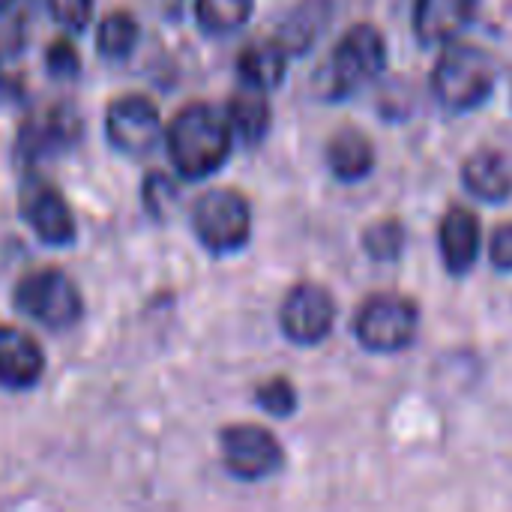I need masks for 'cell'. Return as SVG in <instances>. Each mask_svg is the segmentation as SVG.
I'll return each mask as SVG.
<instances>
[{
	"label": "cell",
	"instance_id": "10",
	"mask_svg": "<svg viewBox=\"0 0 512 512\" xmlns=\"http://www.w3.org/2000/svg\"><path fill=\"white\" fill-rule=\"evenodd\" d=\"M336 324V300L318 282L294 285L279 309V327L294 345H318Z\"/></svg>",
	"mask_w": 512,
	"mask_h": 512
},
{
	"label": "cell",
	"instance_id": "1",
	"mask_svg": "<svg viewBox=\"0 0 512 512\" xmlns=\"http://www.w3.org/2000/svg\"><path fill=\"white\" fill-rule=\"evenodd\" d=\"M234 129L225 111H216L207 102L183 105L165 123V150L174 171L183 180L213 177L231 156Z\"/></svg>",
	"mask_w": 512,
	"mask_h": 512
},
{
	"label": "cell",
	"instance_id": "22",
	"mask_svg": "<svg viewBox=\"0 0 512 512\" xmlns=\"http://www.w3.org/2000/svg\"><path fill=\"white\" fill-rule=\"evenodd\" d=\"M402 246H405V228H402V222H396V219L375 222V225H369L366 234H363V249H366V255H372L375 261H393V258H399Z\"/></svg>",
	"mask_w": 512,
	"mask_h": 512
},
{
	"label": "cell",
	"instance_id": "16",
	"mask_svg": "<svg viewBox=\"0 0 512 512\" xmlns=\"http://www.w3.org/2000/svg\"><path fill=\"white\" fill-rule=\"evenodd\" d=\"M327 168L333 171L336 180H345V183H357V180L369 177L372 168H375V144H372V138L363 135L360 129H354V126L339 129L327 141Z\"/></svg>",
	"mask_w": 512,
	"mask_h": 512
},
{
	"label": "cell",
	"instance_id": "20",
	"mask_svg": "<svg viewBox=\"0 0 512 512\" xmlns=\"http://www.w3.org/2000/svg\"><path fill=\"white\" fill-rule=\"evenodd\" d=\"M327 15H330L327 0H306V3H300V6L282 21L276 39H279L291 54H294V51H306V48L315 42V36L321 33Z\"/></svg>",
	"mask_w": 512,
	"mask_h": 512
},
{
	"label": "cell",
	"instance_id": "5",
	"mask_svg": "<svg viewBox=\"0 0 512 512\" xmlns=\"http://www.w3.org/2000/svg\"><path fill=\"white\" fill-rule=\"evenodd\" d=\"M387 66V42L375 24H354L333 48L327 66V93L348 96L375 81Z\"/></svg>",
	"mask_w": 512,
	"mask_h": 512
},
{
	"label": "cell",
	"instance_id": "3",
	"mask_svg": "<svg viewBox=\"0 0 512 512\" xmlns=\"http://www.w3.org/2000/svg\"><path fill=\"white\" fill-rule=\"evenodd\" d=\"M12 306L21 318L45 330H69L84 315V297L75 279L60 267H39L24 273L12 288Z\"/></svg>",
	"mask_w": 512,
	"mask_h": 512
},
{
	"label": "cell",
	"instance_id": "19",
	"mask_svg": "<svg viewBox=\"0 0 512 512\" xmlns=\"http://www.w3.org/2000/svg\"><path fill=\"white\" fill-rule=\"evenodd\" d=\"M141 39V24L132 12L114 9L96 24V51L105 60H126Z\"/></svg>",
	"mask_w": 512,
	"mask_h": 512
},
{
	"label": "cell",
	"instance_id": "13",
	"mask_svg": "<svg viewBox=\"0 0 512 512\" xmlns=\"http://www.w3.org/2000/svg\"><path fill=\"white\" fill-rule=\"evenodd\" d=\"M438 246H441L444 267L453 276H465L477 264L483 249V231L477 213L468 207H450L438 222Z\"/></svg>",
	"mask_w": 512,
	"mask_h": 512
},
{
	"label": "cell",
	"instance_id": "14",
	"mask_svg": "<svg viewBox=\"0 0 512 512\" xmlns=\"http://www.w3.org/2000/svg\"><path fill=\"white\" fill-rule=\"evenodd\" d=\"M477 0H414V33L426 45H450L471 27Z\"/></svg>",
	"mask_w": 512,
	"mask_h": 512
},
{
	"label": "cell",
	"instance_id": "28",
	"mask_svg": "<svg viewBox=\"0 0 512 512\" xmlns=\"http://www.w3.org/2000/svg\"><path fill=\"white\" fill-rule=\"evenodd\" d=\"M12 3H15V0H0V12H6V9H9Z\"/></svg>",
	"mask_w": 512,
	"mask_h": 512
},
{
	"label": "cell",
	"instance_id": "2",
	"mask_svg": "<svg viewBox=\"0 0 512 512\" xmlns=\"http://www.w3.org/2000/svg\"><path fill=\"white\" fill-rule=\"evenodd\" d=\"M498 81V69L489 51L471 42L444 45L435 69H432V93L450 111H474L480 108Z\"/></svg>",
	"mask_w": 512,
	"mask_h": 512
},
{
	"label": "cell",
	"instance_id": "27",
	"mask_svg": "<svg viewBox=\"0 0 512 512\" xmlns=\"http://www.w3.org/2000/svg\"><path fill=\"white\" fill-rule=\"evenodd\" d=\"M489 258L498 270H512V222H504L492 231Z\"/></svg>",
	"mask_w": 512,
	"mask_h": 512
},
{
	"label": "cell",
	"instance_id": "21",
	"mask_svg": "<svg viewBox=\"0 0 512 512\" xmlns=\"http://www.w3.org/2000/svg\"><path fill=\"white\" fill-rule=\"evenodd\" d=\"M255 12V0H195V21L204 33L225 36L246 27Z\"/></svg>",
	"mask_w": 512,
	"mask_h": 512
},
{
	"label": "cell",
	"instance_id": "24",
	"mask_svg": "<svg viewBox=\"0 0 512 512\" xmlns=\"http://www.w3.org/2000/svg\"><path fill=\"white\" fill-rule=\"evenodd\" d=\"M96 0H48V12L63 33H84L93 21Z\"/></svg>",
	"mask_w": 512,
	"mask_h": 512
},
{
	"label": "cell",
	"instance_id": "9",
	"mask_svg": "<svg viewBox=\"0 0 512 512\" xmlns=\"http://www.w3.org/2000/svg\"><path fill=\"white\" fill-rule=\"evenodd\" d=\"M105 138L123 156H147L165 141L159 105L141 93L117 96L105 111Z\"/></svg>",
	"mask_w": 512,
	"mask_h": 512
},
{
	"label": "cell",
	"instance_id": "12",
	"mask_svg": "<svg viewBox=\"0 0 512 512\" xmlns=\"http://www.w3.org/2000/svg\"><path fill=\"white\" fill-rule=\"evenodd\" d=\"M45 378L42 345L15 324H0V387L9 393L33 390Z\"/></svg>",
	"mask_w": 512,
	"mask_h": 512
},
{
	"label": "cell",
	"instance_id": "7",
	"mask_svg": "<svg viewBox=\"0 0 512 512\" xmlns=\"http://www.w3.org/2000/svg\"><path fill=\"white\" fill-rule=\"evenodd\" d=\"M18 213L27 222V228L36 234V240H42L45 246H69L75 243L78 225H75V213L66 201V195L60 192V186H54L48 177L30 171L21 186H18Z\"/></svg>",
	"mask_w": 512,
	"mask_h": 512
},
{
	"label": "cell",
	"instance_id": "17",
	"mask_svg": "<svg viewBox=\"0 0 512 512\" xmlns=\"http://www.w3.org/2000/svg\"><path fill=\"white\" fill-rule=\"evenodd\" d=\"M225 117H228V123L234 129V138H240L243 144L264 141V135L270 129V120H273L267 90L240 81V87L231 93V99L225 105Z\"/></svg>",
	"mask_w": 512,
	"mask_h": 512
},
{
	"label": "cell",
	"instance_id": "15",
	"mask_svg": "<svg viewBox=\"0 0 512 512\" xmlns=\"http://www.w3.org/2000/svg\"><path fill=\"white\" fill-rule=\"evenodd\" d=\"M288 57L291 51L276 39H255L237 54V75L243 84L261 87V90H276L288 72Z\"/></svg>",
	"mask_w": 512,
	"mask_h": 512
},
{
	"label": "cell",
	"instance_id": "26",
	"mask_svg": "<svg viewBox=\"0 0 512 512\" xmlns=\"http://www.w3.org/2000/svg\"><path fill=\"white\" fill-rule=\"evenodd\" d=\"M177 201V186L165 174H150L144 183V207L153 216H168Z\"/></svg>",
	"mask_w": 512,
	"mask_h": 512
},
{
	"label": "cell",
	"instance_id": "11",
	"mask_svg": "<svg viewBox=\"0 0 512 512\" xmlns=\"http://www.w3.org/2000/svg\"><path fill=\"white\" fill-rule=\"evenodd\" d=\"M81 135V120L69 105H51L33 111L18 132V156L24 162H42L57 156L60 150L72 147Z\"/></svg>",
	"mask_w": 512,
	"mask_h": 512
},
{
	"label": "cell",
	"instance_id": "4",
	"mask_svg": "<svg viewBox=\"0 0 512 512\" xmlns=\"http://www.w3.org/2000/svg\"><path fill=\"white\" fill-rule=\"evenodd\" d=\"M192 231L213 255L240 252L252 237V207L237 189H210L192 207Z\"/></svg>",
	"mask_w": 512,
	"mask_h": 512
},
{
	"label": "cell",
	"instance_id": "23",
	"mask_svg": "<svg viewBox=\"0 0 512 512\" xmlns=\"http://www.w3.org/2000/svg\"><path fill=\"white\" fill-rule=\"evenodd\" d=\"M255 402L261 411H267L270 417H291L294 408H297V390L288 378L276 375V378H267L255 387Z\"/></svg>",
	"mask_w": 512,
	"mask_h": 512
},
{
	"label": "cell",
	"instance_id": "25",
	"mask_svg": "<svg viewBox=\"0 0 512 512\" xmlns=\"http://www.w3.org/2000/svg\"><path fill=\"white\" fill-rule=\"evenodd\" d=\"M81 66V57H78V48L69 36H57L48 42L45 48V69L48 75L54 78H72Z\"/></svg>",
	"mask_w": 512,
	"mask_h": 512
},
{
	"label": "cell",
	"instance_id": "18",
	"mask_svg": "<svg viewBox=\"0 0 512 512\" xmlns=\"http://www.w3.org/2000/svg\"><path fill=\"white\" fill-rule=\"evenodd\" d=\"M462 183L474 198L501 204L512 195L510 162L495 150H480L462 165Z\"/></svg>",
	"mask_w": 512,
	"mask_h": 512
},
{
	"label": "cell",
	"instance_id": "6",
	"mask_svg": "<svg viewBox=\"0 0 512 512\" xmlns=\"http://www.w3.org/2000/svg\"><path fill=\"white\" fill-rule=\"evenodd\" d=\"M420 330L417 303L402 294H375L354 315V336L366 351L396 354L405 351Z\"/></svg>",
	"mask_w": 512,
	"mask_h": 512
},
{
	"label": "cell",
	"instance_id": "8",
	"mask_svg": "<svg viewBox=\"0 0 512 512\" xmlns=\"http://www.w3.org/2000/svg\"><path fill=\"white\" fill-rule=\"evenodd\" d=\"M219 450H222V465L231 477L243 483H258L273 477L282 462L285 450L279 438L258 423H231L219 435Z\"/></svg>",
	"mask_w": 512,
	"mask_h": 512
}]
</instances>
